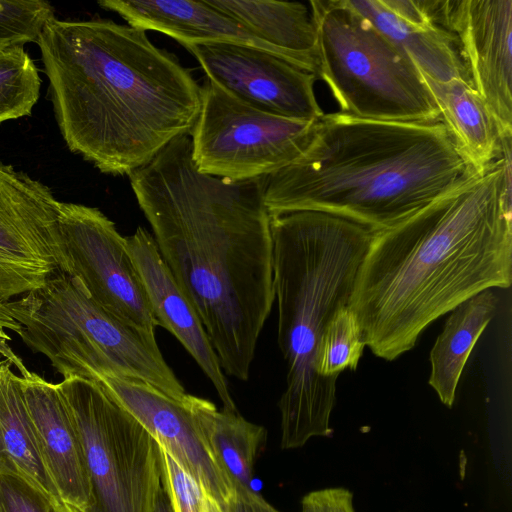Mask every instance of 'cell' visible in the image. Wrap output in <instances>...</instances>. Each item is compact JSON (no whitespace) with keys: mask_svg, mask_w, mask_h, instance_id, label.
<instances>
[{"mask_svg":"<svg viewBox=\"0 0 512 512\" xmlns=\"http://www.w3.org/2000/svg\"><path fill=\"white\" fill-rule=\"evenodd\" d=\"M59 270L75 279L101 308L156 336L158 322L127 247V239L98 208L62 202Z\"/></svg>","mask_w":512,"mask_h":512,"instance_id":"obj_9","label":"cell"},{"mask_svg":"<svg viewBox=\"0 0 512 512\" xmlns=\"http://www.w3.org/2000/svg\"><path fill=\"white\" fill-rule=\"evenodd\" d=\"M41 83L24 46L0 50V123L30 116L39 99Z\"/></svg>","mask_w":512,"mask_h":512,"instance_id":"obj_23","label":"cell"},{"mask_svg":"<svg viewBox=\"0 0 512 512\" xmlns=\"http://www.w3.org/2000/svg\"><path fill=\"white\" fill-rule=\"evenodd\" d=\"M301 504L312 512H355L352 493L342 487L312 491L303 497Z\"/></svg>","mask_w":512,"mask_h":512,"instance_id":"obj_28","label":"cell"},{"mask_svg":"<svg viewBox=\"0 0 512 512\" xmlns=\"http://www.w3.org/2000/svg\"><path fill=\"white\" fill-rule=\"evenodd\" d=\"M366 344L359 324L348 306L339 309L321 337L316 370L327 378H338L345 370H356Z\"/></svg>","mask_w":512,"mask_h":512,"instance_id":"obj_24","label":"cell"},{"mask_svg":"<svg viewBox=\"0 0 512 512\" xmlns=\"http://www.w3.org/2000/svg\"><path fill=\"white\" fill-rule=\"evenodd\" d=\"M316 121L256 109L207 79L190 133L192 159L199 172L224 180L263 178L299 158Z\"/></svg>","mask_w":512,"mask_h":512,"instance_id":"obj_8","label":"cell"},{"mask_svg":"<svg viewBox=\"0 0 512 512\" xmlns=\"http://www.w3.org/2000/svg\"><path fill=\"white\" fill-rule=\"evenodd\" d=\"M60 204L49 186L0 161V302L41 287L59 270Z\"/></svg>","mask_w":512,"mask_h":512,"instance_id":"obj_10","label":"cell"},{"mask_svg":"<svg viewBox=\"0 0 512 512\" xmlns=\"http://www.w3.org/2000/svg\"><path fill=\"white\" fill-rule=\"evenodd\" d=\"M98 5L117 13L133 27L166 34L180 44H238L269 52L287 61L279 50L211 6L207 0H101Z\"/></svg>","mask_w":512,"mask_h":512,"instance_id":"obj_16","label":"cell"},{"mask_svg":"<svg viewBox=\"0 0 512 512\" xmlns=\"http://www.w3.org/2000/svg\"><path fill=\"white\" fill-rule=\"evenodd\" d=\"M36 44L62 138L100 172L129 176L190 135L202 87L145 30L54 17Z\"/></svg>","mask_w":512,"mask_h":512,"instance_id":"obj_3","label":"cell"},{"mask_svg":"<svg viewBox=\"0 0 512 512\" xmlns=\"http://www.w3.org/2000/svg\"><path fill=\"white\" fill-rule=\"evenodd\" d=\"M317 33L318 75L341 113L368 120H441L436 102L410 57L348 0L308 2Z\"/></svg>","mask_w":512,"mask_h":512,"instance_id":"obj_6","label":"cell"},{"mask_svg":"<svg viewBox=\"0 0 512 512\" xmlns=\"http://www.w3.org/2000/svg\"><path fill=\"white\" fill-rule=\"evenodd\" d=\"M498 297L492 289L482 291L451 311L431 351L429 385L440 401L451 408L456 389L479 337L495 316Z\"/></svg>","mask_w":512,"mask_h":512,"instance_id":"obj_20","label":"cell"},{"mask_svg":"<svg viewBox=\"0 0 512 512\" xmlns=\"http://www.w3.org/2000/svg\"><path fill=\"white\" fill-rule=\"evenodd\" d=\"M126 239L158 326L168 330L195 360L213 384L223 409L237 412L227 379L203 323L162 259L152 234L138 227Z\"/></svg>","mask_w":512,"mask_h":512,"instance_id":"obj_14","label":"cell"},{"mask_svg":"<svg viewBox=\"0 0 512 512\" xmlns=\"http://www.w3.org/2000/svg\"><path fill=\"white\" fill-rule=\"evenodd\" d=\"M512 138L489 168L374 232L349 309L366 346L393 361L437 318L512 282Z\"/></svg>","mask_w":512,"mask_h":512,"instance_id":"obj_2","label":"cell"},{"mask_svg":"<svg viewBox=\"0 0 512 512\" xmlns=\"http://www.w3.org/2000/svg\"><path fill=\"white\" fill-rule=\"evenodd\" d=\"M422 77L457 149L474 170L485 172L501 154V136L486 103L466 80Z\"/></svg>","mask_w":512,"mask_h":512,"instance_id":"obj_18","label":"cell"},{"mask_svg":"<svg viewBox=\"0 0 512 512\" xmlns=\"http://www.w3.org/2000/svg\"><path fill=\"white\" fill-rule=\"evenodd\" d=\"M207 79L238 100L274 115L318 120L316 75L260 49L229 43L182 44Z\"/></svg>","mask_w":512,"mask_h":512,"instance_id":"obj_12","label":"cell"},{"mask_svg":"<svg viewBox=\"0 0 512 512\" xmlns=\"http://www.w3.org/2000/svg\"><path fill=\"white\" fill-rule=\"evenodd\" d=\"M0 362V472L19 475L50 497H59L43 462L25 402L21 377Z\"/></svg>","mask_w":512,"mask_h":512,"instance_id":"obj_21","label":"cell"},{"mask_svg":"<svg viewBox=\"0 0 512 512\" xmlns=\"http://www.w3.org/2000/svg\"><path fill=\"white\" fill-rule=\"evenodd\" d=\"M159 253L197 311L222 370L250 375L274 295L271 215L263 178L198 171L189 135L129 176Z\"/></svg>","mask_w":512,"mask_h":512,"instance_id":"obj_1","label":"cell"},{"mask_svg":"<svg viewBox=\"0 0 512 512\" xmlns=\"http://www.w3.org/2000/svg\"><path fill=\"white\" fill-rule=\"evenodd\" d=\"M301 512H312L306 505L301 504Z\"/></svg>","mask_w":512,"mask_h":512,"instance_id":"obj_33","label":"cell"},{"mask_svg":"<svg viewBox=\"0 0 512 512\" xmlns=\"http://www.w3.org/2000/svg\"><path fill=\"white\" fill-rule=\"evenodd\" d=\"M478 173L441 120L377 121L341 112L316 121L303 153L263 178L271 216L318 211L389 229Z\"/></svg>","mask_w":512,"mask_h":512,"instance_id":"obj_4","label":"cell"},{"mask_svg":"<svg viewBox=\"0 0 512 512\" xmlns=\"http://www.w3.org/2000/svg\"><path fill=\"white\" fill-rule=\"evenodd\" d=\"M255 36L279 50L294 66L318 75L316 27L309 3L267 0H207Z\"/></svg>","mask_w":512,"mask_h":512,"instance_id":"obj_17","label":"cell"},{"mask_svg":"<svg viewBox=\"0 0 512 512\" xmlns=\"http://www.w3.org/2000/svg\"><path fill=\"white\" fill-rule=\"evenodd\" d=\"M154 512H173L168 496L162 486L158 493Z\"/></svg>","mask_w":512,"mask_h":512,"instance_id":"obj_31","label":"cell"},{"mask_svg":"<svg viewBox=\"0 0 512 512\" xmlns=\"http://www.w3.org/2000/svg\"><path fill=\"white\" fill-rule=\"evenodd\" d=\"M348 3L402 49L422 76L436 82L463 79L470 83L451 33L437 25L409 24L387 9L381 0H348Z\"/></svg>","mask_w":512,"mask_h":512,"instance_id":"obj_19","label":"cell"},{"mask_svg":"<svg viewBox=\"0 0 512 512\" xmlns=\"http://www.w3.org/2000/svg\"><path fill=\"white\" fill-rule=\"evenodd\" d=\"M58 386L90 478V512H154L162 486L156 439L97 382L69 377Z\"/></svg>","mask_w":512,"mask_h":512,"instance_id":"obj_7","label":"cell"},{"mask_svg":"<svg viewBox=\"0 0 512 512\" xmlns=\"http://www.w3.org/2000/svg\"><path fill=\"white\" fill-rule=\"evenodd\" d=\"M51 498L25 478L0 472V512H52Z\"/></svg>","mask_w":512,"mask_h":512,"instance_id":"obj_27","label":"cell"},{"mask_svg":"<svg viewBox=\"0 0 512 512\" xmlns=\"http://www.w3.org/2000/svg\"><path fill=\"white\" fill-rule=\"evenodd\" d=\"M271 233L277 339L287 367L281 447L294 449L332 435L337 378L318 374V349L330 320L349 305L374 232L328 213L296 211L271 216Z\"/></svg>","mask_w":512,"mask_h":512,"instance_id":"obj_5","label":"cell"},{"mask_svg":"<svg viewBox=\"0 0 512 512\" xmlns=\"http://www.w3.org/2000/svg\"><path fill=\"white\" fill-rule=\"evenodd\" d=\"M52 512H79L74 507L62 501L59 497L51 498Z\"/></svg>","mask_w":512,"mask_h":512,"instance_id":"obj_32","label":"cell"},{"mask_svg":"<svg viewBox=\"0 0 512 512\" xmlns=\"http://www.w3.org/2000/svg\"><path fill=\"white\" fill-rule=\"evenodd\" d=\"M10 330L17 335L21 334V326L16 322L9 309L8 302H0V338L9 341L11 337L7 331Z\"/></svg>","mask_w":512,"mask_h":512,"instance_id":"obj_30","label":"cell"},{"mask_svg":"<svg viewBox=\"0 0 512 512\" xmlns=\"http://www.w3.org/2000/svg\"><path fill=\"white\" fill-rule=\"evenodd\" d=\"M159 451L161 485L173 512H228L161 445Z\"/></svg>","mask_w":512,"mask_h":512,"instance_id":"obj_26","label":"cell"},{"mask_svg":"<svg viewBox=\"0 0 512 512\" xmlns=\"http://www.w3.org/2000/svg\"><path fill=\"white\" fill-rule=\"evenodd\" d=\"M228 512H280L253 489L235 485V497Z\"/></svg>","mask_w":512,"mask_h":512,"instance_id":"obj_29","label":"cell"},{"mask_svg":"<svg viewBox=\"0 0 512 512\" xmlns=\"http://www.w3.org/2000/svg\"><path fill=\"white\" fill-rule=\"evenodd\" d=\"M188 404L234 486L252 489L253 466L265 441V429L247 421L238 411H219L212 402L191 394L188 395Z\"/></svg>","mask_w":512,"mask_h":512,"instance_id":"obj_22","label":"cell"},{"mask_svg":"<svg viewBox=\"0 0 512 512\" xmlns=\"http://www.w3.org/2000/svg\"><path fill=\"white\" fill-rule=\"evenodd\" d=\"M433 22L455 39L472 87L512 136V0H432Z\"/></svg>","mask_w":512,"mask_h":512,"instance_id":"obj_11","label":"cell"},{"mask_svg":"<svg viewBox=\"0 0 512 512\" xmlns=\"http://www.w3.org/2000/svg\"><path fill=\"white\" fill-rule=\"evenodd\" d=\"M55 16L43 0H0V50L37 43L45 25Z\"/></svg>","mask_w":512,"mask_h":512,"instance_id":"obj_25","label":"cell"},{"mask_svg":"<svg viewBox=\"0 0 512 512\" xmlns=\"http://www.w3.org/2000/svg\"><path fill=\"white\" fill-rule=\"evenodd\" d=\"M132 414L172 458L228 511L235 486L215 457L188 404L139 380L102 375L94 379Z\"/></svg>","mask_w":512,"mask_h":512,"instance_id":"obj_13","label":"cell"},{"mask_svg":"<svg viewBox=\"0 0 512 512\" xmlns=\"http://www.w3.org/2000/svg\"><path fill=\"white\" fill-rule=\"evenodd\" d=\"M39 450L59 498L90 512L93 494L78 434L58 383L27 370L20 374Z\"/></svg>","mask_w":512,"mask_h":512,"instance_id":"obj_15","label":"cell"}]
</instances>
